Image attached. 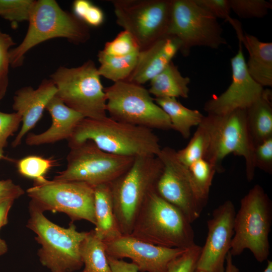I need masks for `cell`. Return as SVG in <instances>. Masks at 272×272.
Returning a JSON list of instances; mask_svg holds the SVG:
<instances>
[{"label": "cell", "instance_id": "484cf974", "mask_svg": "<svg viewBox=\"0 0 272 272\" xmlns=\"http://www.w3.org/2000/svg\"><path fill=\"white\" fill-rule=\"evenodd\" d=\"M139 52L117 57L109 56L100 50L98 53L100 76L114 83L126 81L137 65Z\"/></svg>", "mask_w": 272, "mask_h": 272}, {"label": "cell", "instance_id": "74e56055", "mask_svg": "<svg viewBox=\"0 0 272 272\" xmlns=\"http://www.w3.org/2000/svg\"><path fill=\"white\" fill-rule=\"evenodd\" d=\"M200 7L209 12L217 19L232 20L230 16L231 11L229 0H194Z\"/></svg>", "mask_w": 272, "mask_h": 272}, {"label": "cell", "instance_id": "5b68a950", "mask_svg": "<svg viewBox=\"0 0 272 272\" xmlns=\"http://www.w3.org/2000/svg\"><path fill=\"white\" fill-rule=\"evenodd\" d=\"M163 164L157 156L134 158L131 166L111 183L115 218L122 235H130L148 195L155 189Z\"/></svg>", "mask_w": 272, "mask_h": 272}, {"label": "cell", "instance_id": "836d02e7", "mask_svg": "<svg viewBox=\"0 0 272 272\" xmlns=\"http://www.w3.org/2000/svg\"><path fill=\"white\" fill-rule=\"evenodd\" d=\"M73 14L88 26L98 27L104 21L101 9L88 0H76L73 4Z\"/></svg>", "mask_w": 272, "mask_h": 272}, {"label": "cell", "instance_id": "d4e9b609", "mask_svg": "<svg viewBox=\"0 0 272 272\" xmlns=\"http://www.w3.org/2000/svg\"><path fill=\"white\" fill-rule=\"evenodd\" d=\"M154 100L168 116L172 129L185 139L190 137L191 128L198 126L205 116L198 110L186 107L175 98H155Z\"/></svg>", "mask_w": 272, "mask_h": 272}, {"label": "cell", "instance_id": "60d3db41", "mask_svg": "<svg viewBox=\"0 0 272 272\" xmlns=\"http://www.w3.org/2000/svg\"><path fill=\"white\" fill-rule=\"evenodd\" d=\"M107 258L112 272H139L138 267L132 262L108 256Z\"/></svg>", "mask_w": 272, "mask_h": 272}, {"label": "cell", "instance_id": "f6af8a7d", "mask_svg": "<svg viewBox=\"0 0 272 272\" xmlns=\"http://www.w3.org/2000/svg\"><path fill=\"white\" fill-rule=\"evenodd\" d=\"M8 251V246L5 240L0 237V256L6 253Z\"/></svg>", "mask_w": 272, "mask_h": 272}, {"label": "cell", "instance_id": "9a60e30c", "mask_svg": "<svg viewBox=\"0 0 272 272\" xmlns=\"http://www.w3.org/2000/svg\"><path fill=\"white\" fill-rule=\"evenodd\" d=\"M239 49L230 59L232 82L227 89L219 96L213 97L204 105L209 114L224 115L238 109H246L262 95L264 88L256 83L248 73L239 40Z\"/></svg>", "mask_w": 272, "mask_h": 272}, {"label": "cell", "instance_id": "4316f807", "mask_svg": "<svg viewBox=\"0 0 272 272\" xmlns=\"http://www.w3.org/2000/svg\"><path fill=\"white\" fill-rule=\"evenodd\" d=\"M84 268L82 272H112L108 262L104 242L93 230L88 232L81 248Z\"/></svg>", "mask_w": 272, "mask_h": 272}, {"label": "cell", "instance_id": "7a4b0ae2", "mask_svg": "<svg viewBox=\"0 0 272 272\" xmlns=\"http://www.w3.org/2000/svg\"><path fill=\"white\" fill-rule=\"evenodd\" d=\"M28 22L24 39L9 52L10 66L13 68L22 66L28 51L46 40L62 38L78 45L90 38L89 26L55 0L36 1Z\"/></svg>", "mask_w": 272, "mask_h": 272}, {"label": "cell", "instance_id": "b9f144b4", "mask_svg": "<svg viewBox=\"0 0 272 272\" xmlns=\"http://www.w3.org/2000/svg\"><path fill=\"white\" fill-rule=\"evenodd\" d=\"M14 200L10 199L0 202V229L8 223V214Z\"/></svg>", "mask_w": 272, "mask_h": 272}, {"label": "cell", "instance_id": "8fae6325", "mask_svg": "<svg viewBox=\"0 0 272 272\" xmlns=\"http://www.w3.org/2000/svg\"><path fill=\"white\" fill-rule=\"evenodd\" d=\"M32 203L42 212L65 213L75 221L84 220L95 225L94 187L84 182L35 181L27 190Z\"/></svg>", "mask_w": 272, "mask_h": 272}, {"label": "cell", "instance_id": "8992f818", "mask_svg": "<svg viewBox=\"0 0 272 272\" xmlns=\"http://www.w3.org/2000/svg\"><path fill=\"white\" fill-rule=\"evenodd\" d=\"M27 227L36 234L41 247L38 255L51 272H73L83 265L81 248L88 232H79L73 222L67 228L52 223L41 210L30 203Z\"/></svg>", "mask_w": 272, "mask_h": 272}, {"label": "cell", "instance_id": "6da1fadb", "mask_svg": "<svg viewBox=\"0 0 272 272\" xmlns=\"http://www.w3.org/2000/svg\"><path fill=\"white\" fill-rule=\"evenodd\" d=\"M67 141L70 148L91 141L105 152L131 157L157 156L162 149L152 129L108 116L100 119L84 118Z\"/></svg>", "mask_w": 272, "mask_h": 272}, {"label": "cell", "instance_id": "ffe728a7", "mask_svg": "<svg viewBox=\"0 0 272 272\" xmlns=\"http://www.w3.org/2000/svg\"><path fill=\"white\" fill-rule=\"evenodd\" d=\"M52 118L49 128L42 133L27 134L25 143L28 146H39L68 140L79 122L84 118L67 106L56 95L51 98L46 109Z\"/></svg>", "mask_w": 272, "mask_h": 272}, {"label": "cell", "instance_id": "ba28073f", "mask_svg": "<svg viewBox=\"0 0 272 272\" xmlns=\"http://www.w3.org/2000/svg\"><path fill=\"white\" fill-rule=\"evenodd\" d=\"M95 62L88 60L81 65L59 66L50 79L56 95L69 107L84 118L100 119L107 116L106 98Z\"/></svg>", "mask_w": 272, "mask_h": 272}, {"label": "cell", "instance_id": "d590c367", "mask_svg": "<svg viewBox=\"0 0 272 272\" xmlns=\"http://www.w3.org/2000/svg\"><path fill=\"white\" fill-rule=\"evenodd\" d=\"M22 122L21 116L16 112L5 113L0 111V160L5 158L4 148L8 139L16 132Z\"/></svg>", "mask_w": 272, "mask_h": 272}, {"label": "cell", "instance_id": "ee69618b", "mask_svg": "<svg viewBox=\"0 0 272 272\" xmlns=\"http://www.w3.org/2000/svg\"><path fill=\"white\" fill-rule=\"evenodd\" d=\"M9 84L8 76H0V100L5 96Z\"/></svg>", "mask_w": 272, "mask_h": 272}, {"label": "cell", "instance_id": "e0dca14e", "mask_svg": "<svg viewBox=\"0 0 272 272\" xmlns=\"http://www.w3.org/2000/svg\"><path fill=\"white\" fill-rule=\"evenodd\" d=\"M104 242L108 256L129 258L141 272H166L171 262L187 249L155 245L130 235Z\"/></svg>", "mask_w": 272, "mask_h": 272}, {"label": "cell", "instance_id": "ac0fdd59", "mask_svg": "<svg viewBox=\"0 0 272 272\" xmlns=\"http://www.w3.org/2000/svg\"><path fill=\"white\" fill-rule=\"evenodd\" d=\"M56 92V86L50 79L43 80L36 89L27 86L15 92L12 108L21 116L22 125L12 143L13 148L19 146L26 133L35 127Z\"/></svg>", "mask_w": 272, "mask_h": 272}, {"label": "cell", "instance_id": "30bf717a", "mask_svg": "<svg viewBox=\"0 0 272 272\" xmlns=\"http://www.w3.org/2000/svg\"><path fill=\"white\" fill-rule=\"evenodd\" d=\"M134 158L107 153L87 141L70 148L65 169L52 180L84 182L93 187L109 184L131 166Z\"/></svg>", "mask_w": 272, "mask_h": 272}, {"label": "cell", "instance_id": "2e32d148", "mask_svg": "<svg viewBox=\"0 0 272 272\" xmlns=\"http://www.w3.org/2000/svg\"><path fill=\"white\" fill-rule=\"evenodd\" d=\"M234 205L228 200L214 210L207 222L208 235L201 247L196 269L204 272H224L226 256L234 235Z\"/></svg>", "mask_w": 272, "mask_h": 272}, {"label": "cell", "instance_id": "e575fe53", "mask_svg": "<svg viewBox=\"0 0 272 272\" xmlns=\"http://www.w3.org/2000/svg\"><path fill=\"white\" fill-rule=\"evenodd\" d=\"M201 247L194 244L171 262L166 272H195Z\"/></svg>", "mask_w": 272, "mask_h": 272}, {"label": "cell", "instance_id": "277c9868", "mask_svg": "<svg viewBox=\"0 0 272 272\" xmlns=\"http://www.w3.org/2000/svg\"><path fill=\"white\" fill-rule=\"evenodd\" d=\"M208 136V146L203 159L215 167L217 172L224 171V159L228 155L242 157L245 161L247 180L255 176L254 146L247 127L246 109H238L224 115L207 114L202 121Z\"/></svg>", "mask_w": 272, "mask_h": 272}, {"label": "cell", "instance_id": "52a82bcc", "mask_svg": "<svg viewBox=\"0 0 272 272\" xmlns=\"http://www.w3.org/2000/svg\"><path fill=\"white\" fill-rule=\"evenodd\" d=\"M272 222V203L259 184L241 199L234 220V235L230 252L232 256L249 250L259 262L269 254V234Z\"/></svg>", "mask_w": 272, "mask_h": 272}, {"label": "cell", "instance_id": "44dd1931", "mask_svg": "<svg viewBox=\"0 0 272 272\" xmlns=\"http://www.w3.org/2000/svg\"><path fill=\"white\" fill-rule=\"evenodd\" d=\"M247 48V70L251 77L262 87L272 86V43L260 41L251 34L238 35Z\"/></svg>", "mask_w": 272, "mask_h": 272}, {"label": "cell", "instance_id": "8d00e7d4", "mask_svg": "<svg viewBox=\"0 0 272 272\" xmlns=\"http://www.w3.org/2000/svg\"><path fill=\"white\" fill-rule=\"evenodd\" d=\"M254 163L255 168L272 173V138L254 147Z\"/></svg>", "mask_w": 272, "mask_h": 272}, {"label": "cell", "instance_id": "5bb4252c", "mask_svg": "<svg viewBox=\"0 0 272 272\" xmlns=\"http://www.w3.org/2000/svg\"><path fill=\"white\" fill-rule=\"evenodd\" d=\"M157 157L163 168L156 184V193L193 223L199 217L205 207L194 193L187 167L178 160L176 151L172 148H162Z\"/></svg>", "mask_w": 272, "mask_h": 272}, {"label": "cell", "instance_id": "7c38bea8", "mask_svg": "<svg viewBox=\"0 0 272 272\" xmlns=\"http://www.w3.org/2000/svg\"><path fill=\"white\" fill-rule=\"evenodd\" d=\"M117 24L129 32L140 51L167 35L172 0H112Z\"/></svg>", "mask_w": 272, "mask_h": 272}, {"label": "cell", "instance_id": "7dc6e473", "mask_svg": "<svg viewBox=\"0 0 272 272\" xmlns=\"http://www.w3.org/2000/svg\"><path fill=\"white\" fill-rule=\"evenodd\" d=\"M195 272H204V271L196 270Z\"/></svg>", "mask_w": 272, "mask_h": 272}, {"label": "cell", "instance_id": "7bdbcfd3", "mask_svg": "<svg viewBox=\"0 0 272 272\" xmlns=\"http://www.w3.org/2000/svg\"><path fill=\"white\" fill-rule=\"evenodd\" d=\"M233 256L229 252L226 258V267L224 272H239V269L233 262Z\"/></svg>", "mask_w": 272, "mask_h": 272}, {"label": "cell", "instance_id": "cb8c5ba5", "mask_svg": "<svg viewBox=\"0 0 272 272\" xmlns=\"http://www.w3.org/2000/svg\"><path fill=\"white\" fill-rule=\"evenodd\" d=\"M150 82L148 91L155 98L188 97L190 79L183 76L172 61Z\"/></svg>", "mask_w": 272, "mask_h": 272}, {"label": "cell", "instance_id": "d6986e66", "mask_svg": "<svg viewBox=\"0 0 272 272\" xmlns=\"http://www.w3.org/2000/svg\"><path fill=\"white\" fill-rule=\"evenodd\" d=\"M181 42L166 35L139 52L137 65L127 81L142 85L150 81L172 61L180 51Z\"/></svg>", "mask_w": 272, "mask_h": 272}, {"label": "cell", "instance_id": "f546056e", "mask_svg": "<svg viewBox=\"0 0 272 272\" xmlns=\"http://www.w3.org/2000/svg\"><path fill=\"white\" fill-rule=\"evenodd\" d=\"M35 1L0 0V16L13 23L28 22Z\"/></svg>", "mask_w": 272, "mask_h": 272}, {"label": "cell", "instance_id": "f1b7e54d", "mask_svg": "<svg viewBox=\"0 0 272 272\" xmlns=\"http://www.w3.org/2000/svg\"><path fill=\"white\" fill-rule=\"evenodd\" d=\"M208 146V133L201 122L188 144L176 151L177 158L181 163L188 167L194 162L203 158Z\"/></svg>", "mask_w": 272, "mask_h": 272}, {"label": "cell", "instance_id": "ab89813d", "mask_svg": "<svg viewBox=\"0 0 272 272\" xmlns=\"http://www.w3.org/2000/svg\"><path fill=\"white\" fill-rule=\"evenodd\" d=\"M24 193L23 188L11 179L0 180V202L19 198Z\"/></svg>", "mask_w": 272, "mask_h": 272}, {"label": "cell", "instance_id": "603a6c76", "mask_svg": "<svg viewBox=\"0 0 272 272\" xmlns=\"http://www.w3.org/2000/svg\"><path fill=\"white\" fill-rule=\"evenodd\" d=\"M247 127L254 147L272 138V92L261 96L246 109Z\"/></svg>", "mask_w": 272, "mask_h": 272}, {"label": "cell", "instance_id": "83f0119b", "mask_svg": "<svg viewBox=\"0 0 272 272\" xmlns=\"http://www.w3.org/2000/svg\"><path fill=\"white\" fill-rule=\"evenodd\" d=\"M194 193L205 207L215 173V167L203 158L198 160L187 167Z\"/></svg>", "mask_w": 272, "mask_h": 272}, {"label": "cell", "instance_id": "9c48e42d", "mask_svg": "<svg viewBox=\"0 0 272 272\" xmlns=\"http://www.w3.org/2000/svg\"><path fill=\"white\" fill-rule=\"evenodd\" d=\"M110 118L151 129H172L170 120L142 85L127 81L104 88Z\"/></svg>", "mask_w": 272, "mask_h": 272}, {"label": "cell", "instance_id": "3957f363", "mask_svg": "<svg viewBox=\"0 0 272 272\" xmlns=\"http://www.w3.org/2000/svg\"><path fill=\"white\" fill-rule=\"evenodd\" d=\"M191 224L182 212L155 189L143 205L130 235L159 246L188 249L195 244Z\"/></svg>", "mask_w": 272, "mask_h": 272}, {"label": "cell", "instance_id": "7402d4cb", "mask_svg": "<svg viewBox=\"0 0 272 272\" xmlns=\"http://www.w3.org/2000/svg\"><path fill=\"white\" fill-rule=\"evenodd\" d=\"M96 236L103 242L122 235L114 214L109 184L94 186Z\"/></svg>", "mask_w": 272, "mask_h": 272}, {"label": "cell", "instance_id": "1f68e13d", "mask_svg": "<svg viewBox=\"0 0 272 272\" xmlns=\"http://www.w3.org/2000/svg\"><path fill=\"white\" fill-rule=\"evenodd\" d=\"M231 11L242 19L262 18L272 8L271 2L264 0H229Z\"/></svg>", "mask_w": 272, "mask_h": 272}, {"label": "cell", "instance_id": "d6a6232c", "mask_svg": "<svg viewBox=\"0 0 272 272\" xmlns=\"http://www.w3.org/2000/svg\"><path fill=\"white\" fill-rule=\"evenodd\" d=\"M100 51L109 56L120 57L139 52L140 48L134 37L123 30L114 39L107 42Z\"/></svg>", "mask_w": 272, "mask_h": 272}, {"label": "cell", "instance_id": "4dcf8cb0", "mask_svg": "<svg viewBox=\"0 0 272 272\" xmlns=\"http://www.w3.org/2000/svg\"><path fill=\"white\" fill-rule=\"evenodd\" d=\"M53 164L50 159L30 155L19 160L17 166L21 175L32 178L34 181H39L45 178V175L51 168Z\"/></svg>", "mask_w": 272, "mask_h": 272}, {"label": "cell", "instance_id": "f35d334b", "mask_svg": "<svg viewBox=\"0 0 272 272\" xmlns=\"http://www.w3.org/2000/svg\"><path fill=\"white\" fill-rule=\"evenodd\" d=\"M16 45L12 37L0 30V76H8L9 52L10 48Z\"/></svg>", "mask_w": 272, "mask_h": 272}, {"label": "cell", "instance_id": "bcb514c9", "mask_svg": "<svg viewBox=\"0 0 272 272\" xmlns=\"http://www.w3.org/2000/svg\"><path fill=\"white\" fill-rule=\"evenodd\" d=\"M263 272H272V262L268 260L266 267L265 268Z\"/></svg>", "mask_w": 272, "mask_h": 272}, {"label": "cell", "instance_id": "4fadbf2b", "mask_svg": "<svg viewBox=\"0 0 272 272\" xmlns=\"http://www.w3.org/2000/svg\"><path fill=\"white\" fill-rule=\"evenodd\" d=\"M167 35L179 40L180 52L184 56L189 54L193 47L218 49L227 43L217 19L194 0H172Z\"/></svg>", "mask_w": 272, "mask_h": 272}, {"label": "cell", "instance_id": "c3c4849f", "mask_svg": "<svg viewBox=\"0 0 272 272\" xmlns=\"http://www.w3.org/2000/svg\"><path fill=\"white\" fill-rule=\"evenodd\" d=\"M81 272H82V271H81Z\"/></svg>", "mask_w": 272, "mask_h": 272}]
</instances>
